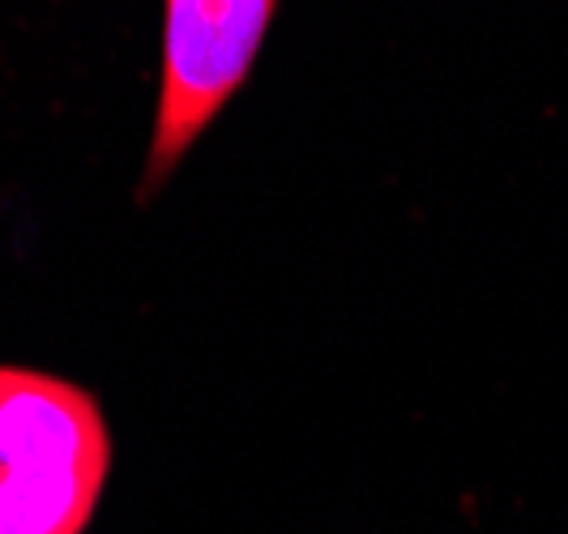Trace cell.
Masks as SVG:
<instances>
[{
  "mask_svg": "<svg viewBox=\"0 0 568 534\" xmlns=\"http://www.w3.org/2000/svg\"><path fill=\"white\" fill-rule=\"evenodd\" d=\"M112 475V432L90 390L0 364V534H85Z\"/></svg>",
  "mask_w": 568,
  "mask_h": 534,
  "instance_id": "1",
  "label": "cell"
},
{
  "mask_svg": "<svg viewBox=\"0 0 568 534\" xmlns=\"http://www.w3.org/2000/svg\"><path fill=\"white\" fill-rule=\"evenodd\" d=\"M163 13V85L138 189L142 205L248 82L278 9L270 0H171Z\"/></svg>",
  "mask_w": 568,
  "mask_h": 534,
  "instance_id": "2",
  "label": "cell"
}]
</instances>
